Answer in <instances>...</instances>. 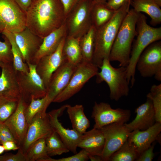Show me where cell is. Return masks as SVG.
<instances>
[{"mask_svg": "<svg viewBox=\"0 0 161 161\" xmlns=\"http://www.w3.org/2000/svg\"><path fill=\"white\" fill-rule=\"evenodd\" d=\"M138 156L134 147L127 140L111 156L109 161H135Z\"/></svg>", "mask_w": 161, "mask_h": 161, "instance_id": "33", "label": "cell"}, {"mask_svg": "<svg viewBox=\"0 0 161 161\" xmlns=\"http://www.w3.org/2000/svg\"><path fill=\"white\" fill-rule=\"evenodd\" d=\"M25 155L27 161H45L50 157L47 154L45 138L39 139L33 143Z\"/></svg>", "mask_w": 161, "mask_h": 161, "instance_id": "30", "label": "cell"}, {"mask_svg": "<svg viewBox=\"0 0 161 161\" xmlns=\"http://www.w3.org/2000/svg\"><path fill=\"white\" fill-rule=\"evenodd\" d=\"M135 119L128 124L125 123L131 131L138 130H145L153 125L156 122L153 103L147 97L146 101L137 107L135 110Z\"/></svg>", "mask_w": 161, "mask_h": 161, "instance_id": "21", "label": "cell"}, {"mask_svg": "<svg viewBox=\"0 0 161 161\" xmlns=\"http://www.w3.org/2000/svg\"><path fill=\"white\" fill-rule=\"evenodd\" d=\"M13 33L24 62L32 63L43 39L34 34L27 27L21 31Z\"/></svg>", "mask_w": 161, "mask_h": 161, "instance_id": "19", "label": "cell"}, {"mask_svg": "<svg viewBox=\"0 0 161 161\" xmlns=\"http://www.w3.org/2000/svg\"><path fill=\"white\" fill-rule=\"evenodd\" d=\"M133 9L139 13H144L151 18L150 24L155 26L161 23V9L154 0H131Z\"/></svg>", "mask_w": 161, "mask_h": 161, "instance_id": "24", "label": "cell"}, {"mask_svg": "<svg viewBox=\"0 0 161 161\" xmlns=\"http://www.w3.org/2000/svg\"><path fill=\"white\" fill-rule=\"evenodd\" d=\"M131 115V112L129 109H114L107 103L95 102L91 117L95 121L93 127L100 129L113 123H126L129 120Z\"/></svg>", "mask_w": 161, "mask_h": 161, "instance_id": "12", "label": "cell"}, {"mask_svg": "<svg viewBox=\"0 0 161 161\" xmlns=\"http://www.w3.org/2000/svg\"><path fill=\"white\" fill-rule=\"evenodd\" d=\"M92 0H80L66 17L67 35L80 38L92 25Z\"/></svg>", "mask_w": 161, "mask_h": 161, "instance_id": "6", "label": "cell"}, {"mask_svg": "<svg viewBox=\"0 0 161 161\" xmlns=\"http://www.w3.org/2000/svg\"><path fill=\"white\" fill-rule=\"evenodd\" d=\"M75 154L70 157L58 159L50 157L45 161H86L89 160L88 153L84 149Z\"/></svg>", "mask_w": 161, "mask_h": 161, "instance_id": "37", "label": "cell"}, {"mask_svg": "<svg viewBox=\"0 0 161 161\" xmlns=\"http://www.w3.org/2000/svg\"><path fill=\"white\" fill-rule=\"evenodd\" d=\"M67 104L52 110L47 113L50 126L54 131L59 136L70 151L74 154L77 153L78 145L82 134L72 129H67L63 126L58 118L66 109Z\"/></svg>", "mask_w": 161, "mask_h": 161, "instance_id": "13", "label": "cell"}, {"mask_svg": "<svg viewBox=\"0 0 161 161\" xmlns=\"http://www.w3.org/2000/svg\"></svg>", "mask_w": 161, "mask_h": 161, "instance_id": "52", "label": "cell"}, {"mask_svg": "<svg viewBox=\"0 0 161 161\" xmlns=\"http://www.w3.org/2000/svg\"><path fill=\"white\" fill-rule=\"evenodd\" d=\"M0 132L6 137L9 140L13 141L16 143L12 133L4 123H0Z\"/></svg>", "mask_w": 161, "mask_h": 161, "instance_id": "42", "label": "cell"}, {"mask_svg": "<svg viewBox=\"0 0 161 161\" xmlns=\"http://www.w3.org/2000/svg\"><path fill=\"white\" fill-rule=\"evenodd\" d=\"M80 0H60L66 16Z\"/></svg>", "mask_w": 161, "mask_h": 161, "instance_id": "41", "label": "cell"}, {"mask_svg": "<svg viewBox=\"0 0 161 161\" xmlns=\"http://www.w3.org/2000/svg\"><path fill=\"white\" fill-rule=\"evenodd\" d=\"M0 75V96L18 101L21 97L16 71L13 63L4 64Z\"/></svg>", "mask_w": 161, "mask_h": 161, "instance_id": "17", "label": "cell"}, {"mask_svg": "<svg viewBox=\"0 0 161 161\" xmlns=\"http://www.w3.org/2000/svg\"><path fill=\"white\" fill-rule=\"evenodd\" d=\"M98 68L92 62L82 61L77 66L66 86L52 102L60 103L71 97L78 92L90 79L96 75Z\"/></svg>", "mask_w": 161, "mask_h": 161, "instance_id": "8", "label": "cell"}, {"mask_svg": "<svg viewBox=\"0 0 161 161\" xmlns=\"http://www.w3.org/2000/svg\"><path fill=\"white\" fill-rule=\"evenodd\" d=\"M4 63H3L2 62L0 61V67L1 68L2 66L3 65Z\"/></svg>", "mask_w": 161, "mask_h": 161, "instance_id": "50", "label": "cell"}, {"mask_svg": "<svg viewBox=\"0 0 161 161\" xmlns=\"http://www.w3.org/2000/svg\"><path fill=\"white\" fill-rule=\"evenodd\" d=\"M20 8L26 13L30 6L32 0H14Z\"/></svg>", "mask_w": 161, "mask_h": 161, "instance_id": "44", "label": "cell"}, {"mask_svg": "<svg viewBox=\"0 0 161 161\" xmlns=\"http://www.w3.org/2000/svg\"><path fill=\"white\" fill-rule=\"evenodd\" d=\"M16 154L7 153L0 155V161H27V159L22 149L19 148Z\"/></svg>", "mask_w": 161, "mask_h": 161, "instance_id": "38", "label": "cell"}, {"mask_svg": "<svg viewBox=\"0 0 161 161\" xmlns=\"http://www.w3.org/2000/svg\"><path fill=\"white\" fill-rule=\"evenodd\" d=\"M2 37L4 41L2 42L0 40V61L4 64L13 63V58L10 42L4 35H2Z\"/></svg>", "mask_w": 161, "mask_h": 161, "instance_id": "36", "label": "cell"}, {"mask_svg": "<svg viewBox=\"0 0 161 161\" xmlns=\"http://www.w3.org/2000/svg\"><path fill=\"white\" fill-rule=\"evenodd\" d=\"M139 13L129 10L119 28L112 47L109 59L117 61L119 66L127 67L130 60L133 43L137 35L136 24Z\"/></svg>", "mask_w": 161, "mask_h": 161, "instance_id": "3", "label": "cell"}, {"mask_svg": "<svg viewBox=\"0 0 161 161\" xmlns=\"http://www.w3.org/2000/svg\"><path fill=\"white\" fill-rule=\"evenodd\" d=\"M115 11L108 8L106 3L95 2L92 12V25L96 29L101 27L112 18Z\"/></svg>", "mask_w": 161, "mask_h": 161, "instance_id": "27", "label": "cell"}, {"mask_svg": "<svg viewBox=\"0 0 161 161\" xmlns=\"http://www.w3.org/2000/svg\"><path fill=\"white\" fill-rule=\"evenodd\" d=\"M155 2L159 6H161V0H154Z\"/></svg>", "mask_w": 161, "mask_h": 161, "instance_id": "49", "label": "cell"}, {"mask_svg": "<svg viewBox=\"0 0 161 161\" xmlns=\"http://www.w3.org/2000/svg\"><path fill=\"white\" fill-rule=\"evenodd\" d=\"M66 109L72 129L83 134L90 126V121L84 113L83 106L80 104L74 106L67 104Z\"/></svg>", "mask_w": 161, "mask_h": 161, "instance_id": "25", "label": "cell"}, {"mask_svg": "<svg viewBox=\"0 0 161 161\" xmlns=\"http://www.w3.org/2000/svg\"><path fill=\"white\" fill-rule=\"evenodd\" d=\"M8 140L7 138L0 132V144H2Z\"/></svg>", "mask_w": 161, "mask_h": 161, "instance_id": "46", "label": "cell"}, {"mask_svg": "<svg viewBox=\"0 0 161 161\" xmlns=\"http://www.w3.org/2000/svg\"><path fill=\"white\" fill-rule=\"evenodd\" d=\"M18 103L0 96V123H4L15 112Z\"/></svg>", "mask_w": 161, "mask_h": 161, "instance_id": "35", "label": "cell"}, {"mask_svg": "<svg viewBox=\"0 0 161 161\" xmlns=\"http://www.w3.org/2000/svg\"><path fill=\"white\" fill-rule=\"evenodd\" d=\"M161 131V123L156 122L145 130H136L131 131L127 140L134 147L139 156L157 140Z\"/></svg>", "mask_w": 161, "mask_h": 161, "instance_id": "20", "label": "cell"}, {"mask_svg": "<svg viewBox=\"0 0 161 161\" xmlns=\"http://www.w3.org/2000/svg\"><path fill=\"white\" fill-rule=\"evenodd\" d=\"M77 66L64 61L53 73L46 88V95L50 103L66 86Z\"/></svg>", "mask_w": 161, "mask_h": 161, "instance_id": "15", "label": "cell"}, {"mask_svg": "<svg viewBox=\"0 0 161 161\" xmlns=\"http://www.w3.org/2000/svg\"><path fill=\"white\" fill-rule=\"evenodd\" d=\"M137 38L133 42L129 63L127 67L128 81L132 87L135 81L136 65L139 56L144 50L152 43L161 39V27L155 28L148 24L147 18L139 13L136 24Z\"/></svg>", "mask_w": 161, "mask_h": 161, "instance_id": "4", "label": "cell"}, {"mask_svg": "<svg viewBox=\"0 0 161 161\" xmlns=\"http://www.w3.org/2000/svg\"><path fill=\"white\" fill-rule=\"evenodd\" d=\"M26 27L43 39L65 22L60 0H33L26 12Z\"/></svg>", "mask_w": 161, "mask_h": 161, "instance_id": "1", "label": "cell"}, {"mask_svg": "<svg viewBox=\"0 0 161 161\" xmlns=\"http://www.w3.org/2000/svg\"><path fill=\"white\" fill-rule=\"evenodd\" d=\"M5 151L3 146L2 144L0 145V155L1 154Z\"/></svg>", "mask_w": 161, "mask_h": 161, "instance_id": "48", "label": "cell"}, {"mask_svg": "<svg viewBox=\"0 0 161 161\" xmlns=\"http://www.w3.org/2000/svg\"><path fill=\"white\" fill-rule=\"evenodd\" d=\"M80 38L67 35L63 48L64 61L77 66L82 61L80 46Z\"/></svg>", "mask_w": 161, "mask_h": 161, "instance_id": "26", "label": "cell"}, {"mask_svg": "<svg viewBox=\"0 0 161 161\" xmlns=\"http://www.w3.org/2000/svg\"><path fill=\"white\" fill-rule=\"evenodd\" d=\"M67 36L65 22L60 27L45 37L32 61V64H36L42 57L50 54L57 49L63 38Z\"/></svg>", "mask_w": 161, "mask_h": 161, "instance_id": "22", "label": "cell"}, {"mask_svg": "<svg viewBox=\"0 0 161 161\" xmlns=\"http://www.w3.org/2000/svg\"><path fill=\"white\" fill-rule=\"evenodd\" d=\"M26 27V13L14 0H0V33H14Z\"/></svg>", "mask_w": 161, "mask_h": 161, "instance_id": "9", "label": "cell"}, {"mask_svg": "<svg viewBox=\"0 0 161 161\" xmlns=\"http://www.w3.org/2000/svg\"><path fill=\"white\" fill-rule=\"evenodd\" d=\"M100 68V71L96 75V82L104 81L108 85L111 99L116 101L122 97L127 96L129 92V83L127 78L126 67L115 68L112 66L109 58L104 59Z\"/></svg>", "mask_w": 161, "mask_h": 161, "instance_id": "5", "label": "cell"}, {"mask_svg": "<svg viewBox=\"0 0 161 161\" xmlns=\"http://www.w3.org/2000/svg\"><path fill=\"white\" fill-rule=\"evenodd\" d=\"M147 97L152 101L156 121L161 123V84L152 85Z\"/></svg>", "mask_w": 161, "mask_h": 161, "instance_id": "34", "label": "cell"}, {"mask_svg": "<svg viewBox=\"0 0 161 161\" xmlns=\"http://www.w3.org/2000/svg\"><path fill=\"white\" fill-rule=\"evenodd\" d=\"M1 33L7 38L10 44L14 69L16 71L28 73L29 71V67L27 64L23 61L21 53L16 42L13 33L4 31Z\"/></svg>", "mask_w": 161, "mask_h": 161, "instance_id": "29", "label": "cell"}, {"mask_svg": "<svg viewBox=\"0 0 161 161\" xmlns=\"http://www.w3.org/2000/svg\"><path fill=\"white\" fill-rule=\"evenodd\" d=\"M89 159L91 161H102L101 156L97 155H89Z\"/></svg>", "mask_w": 161, "mask_h": 161, "instance_id": "45", "label": "cell"}, {"mask_svg": "<svg viewBox=\"0 0 161 161\" xmlns=\"http://www.w3.org/2000/svg\"><path fill=\"white\" fill-rule=\"evenodd\" d=\"M95 3H106L109 0H92Z\"/></svg>", "mask_w": 161, "mask_h": 161, "instance_id": "47", "label": "cell"}, {"mask_svg": "<svg viewBox=\"0 0 161 161\" xmlns=\"http://www.w3.org/2000/svg\"><path fill=\"white\" fill-rule=\"evenodd\" d=\"M45 142L47 154L50 157L70 151L58 134L54 131L45 138Z\"/></svg>", "mask_w": 161, "mask_h": 161, "instance_id": "31", "label": "cell"}, {"mask_svg": "<svg viewBox=\"0 0 161 161\" xmlns=\"http://www.w3.org/2000/svg\"><path fill=\"white\" fill-rule=\"evenodd\" d=\"M66 37L53 53L41 58L36 64V70L47 88L53 73L64 62L63 48Z\"/></svg>", "mask_w": 161, "mask_h": 161, "instance_id": "18", "label": "cell"}, {"mask_svg": "<svg viewBox=\"0 0 161 161\" xmlns=\"http://www.w3.org/2000/svg\"><path fill=\"white\" fill-rule=\"evenodd\" d=\"M6 151L11 150L15 151L18 150L19 147L15 142L11 140H8L2 144Z\"/></svg>", "mask_w": 161, "mask_h": 161, "instance_id": "43", "label": "cell"}, {"mask_svg": "<svg viewBox=\"0 0 161 161\" xmlns=\"http://www.w3.org/2000/svg\"><path fill=\"white\" fill-rule=\"evenodd\" d=\"M96 28L92 25L80 40L82 61L92 62L93 56Z\"/></svg>", "mask_w": 161, "mask_h": 161, "instance_id": "28", "label": "cell"}, {"mask_svg": "<svg viewBox=\"0 0 161 161\" xmlns=\"http://www.w3.org/2000/svg\"><path fill=\"white\" fill-rule=\"evenodd\" d=\"M154 146V144L151 145L140 154L135 161H151L154 155L153 152Z\"/></svg>", "mask_w": 161, "mask_h": 161, "instance_id": "39", "label": "cell"}, {"mask_svg": "<svg viewBox=\"0 0 161 161\" xmlns=\"http://www.w3.org/2000/svg\"><path fill=\"white\" fill-rule=\"evenodd\" d=\"M125 123H113L100 129L105 140L101 155L103 161H109L111 156L127 140L131 131Z\"/></svg>", "mask_w": 161, "mask_h": 161, "instance_id": "11", "label": "cell"}, {"mask_svg": "<svg viewBox=\"0 0 161 161\" xmlns=\"http://www.w3.org/2000/svg\"><path fill=\"white\" fill-rule=\"evenodd\" d=\"M127 2L129 3V0H109L106 4L109 9L116 10Z\"/></svg>", "mask_w": 161, "mask_h": 161, "instance_id": "40", "label": "cell"}, {"mask_svg": "<svg viewBox=\"0 0 161 161\" xmlns=\"http://www.w3.org/2000/svg\"><path fill=\"white\" fill-rule=\"evenodd\" d=\"M131 0H129V4L130 5V3Z\"/></svg>", "mask_w": 161, "mask_h": 161, "instance_id": "51", "label": "cell"}, {"mask_svg": "<svg viewBox=\"0 0 161 161\" xmlns=\"http://www.w3.org/2000/svg\"><path fill=\"white\" fill-rule=\"evenodd\" d=\"M105 142L104 137L101 130L93 127L82 134L78 147L85 150L89 155L101 156Z\"/></svg>", "mask_w": 161, "mask_h": 161, "instance_id": "23", "label": "cell"}, {"mask_svg": "<svg viewBox=\"0 0 161 161\" xmlns=\"http://www.w3.org/2000/svg\"><path fill=\"white\" fill-rule=\"evenodd\" d=\"M28 104L21 97L16 110L4 123L19 148L23 143L28 126L25 114V110Z\"/></svg>", "mask_w": 161, "mask_h": 161, "instance_id": "16", "label": "cell"}, {"mask_svg": "<svg viewBox=\"0 0 161 161\" xmlns=\"http://www.w3.org/2000/svg\"><path fill=\"white\" fill-rule=\"evenodd\" d=\"M50 104L46 95L41 98H32L25 110V114L28 125L37 113L42 111L46 112Z\"/></svg>", "mask_w": 161, "mask_h": 161, "instance_id": "32", "label": "cell"}, {"mask_svg": "<svg viewBox=\"0 0 161 161\" xmlns=\"http://www.w3.org/2000/svg\"><path fill=\"white\" fill-rule=\"evenodd\" d=\"M27 64L29 72L25 73L16 71V75L21 97L29 104L32 98L36 99L44 97L47 90L43 80L36 72V65Z\"/></svg>", "mask_w": 161, "mask_h": 161, "instance_id": "7", "label": "cell"}, {"mask_svg": "<svg viewBox=\"0 0 161 161\" xmlns=\"http://www.w3.org/2000/svg\"><path fill=\"white\" fill-rule=\"evenodd\" d=\"M128 2L116 10L106 23L96 29L94 48L92 62L99 68L103 61L109 58L113 43L124 19L129 10Z\"/></svg>", "mask_w": 161, "mask_h": 161, "instance_id": "2", "label": "cell"}, {"mask_svg": "<svg viewBox=\"0 0 161 161\" xmlns=\"http://www.w3.org/2000/svg\"><path fill=\"white\" fill-rule=\"evenodd\" d=\"M53 131L47 113L43 111L38 112L29 124L24 140L19 148L25 154L33 143L39 139L46 138Z\"/></svg>", "mask_w": 161, "mask_h": 161, "instance_id": "14", "label": "cell"}, {"mask_svg": "<svg viewBox=\"0 0 161 161\" xmlns=\"http://www.w3.org/2000/svg\"><path fill=\"white\" fill-rule=\"evenodd\" d=\"M136 68L143 78L154 76L161 81V41L154 42L144 50L137 60Z\"/></svg>", "mask_w": 161, "mask_h": 161, "instance_id": "10", "label": "cell"}]
</instances>
